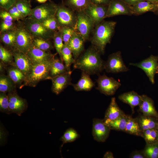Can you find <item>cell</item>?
I'll return each mask as SVG.
<instances>
[{"instance_id": "cell-1", "label": "cell", "mask_w": 158, "mask_h": 158, "mask_svg": "<svg viewBox=\"0 0 158 158\" xmlns=\"http://www.w3.org/2000/svg\"><path fill=\"white\" fill-rule=\"evenodd\" d=\"M100 53L93 45L80 55L74 63L75 69H80L89 75L97 73L104 69L105 63Z\"/></svg>"}, {"instance_id": "cell-2", "label": "cell", "mask_w": 158, "mask_h": 158, "mask_svg": "<svg viewBox=\"0 0 158 158\" xmlns=\"http://www.w3.org/2000/svg\"><path fill=\"white\" fill-rule=\"evenodd\" d=\"M116 24L113 21H103L97 25L91 42L101 54H104L107 44L110 43Z\"/></svg>"}, {"instance_id": "cell-3", "label": "cell", "mask_w": 158, "mask_h": 158, "mask_svg": "<svg viewBox=\"0 0 158 158\" xmlns=\"http://www.w3.org/2000/svg\"><path fill=\"white\" fill-rule=\"evenodd\" d=\"M53 59L33 64L30 71L26 77L23 84L21 86V87L24 86L34 87L42 80H51L49 75L50 70Z\"/></svg>"}, {"instance_id": "cell-4", "label": "cell", "mask_w": 158, "mask_h": 158, "mask_svg": "<svg viewBox=\"0 0 158 158\" xmlns=\"http://www.w3.org/2000/svg\"><path fill=\"white\" fill-rule=\"evenodd\" d=\"M58 6L52 3L42 4L32 9L31 14L28 18L42 23L47 19L55 16Z\"/></svg>"}, {"instance_id": "cell-5", "label": "cell", "mask_w": 158, "mask_h": 158, "mask_svg": "<svg viewBox=\"0 0 158 158\" xmlns=\"http://www.w3.org/2000/svg\"><path fill=\"white\" fill-rule=\"evenodd\" d=\"M15 30L16 39L14 48L26 54L32 44L34 37L25 26L19 27Z\"/></svg>"}, {"instance_id": "cell-6", "label": "cell", "mask_w": 158, "mask_h": 158, "mask_svg": "<svg viewBox=\"0 0 158 158\" xmlns=\"http://www.w3.org/2000/svg\"><path fill=\"white\" fill-rule=\"evenodd\" d=\"M25 24V27L34 37L49 40L53 38L55 32L47 28L42 23L28 18Z\"/></svg>"}, {"instance_id": "cell-7", "label": "cell", "mask_w": 158, "mask_h": 158, "mask_svg": "<svg viewBox=\"0 0 158 158\" xmlns=\"http://www.w3.org/2000/svg\"><path fill=\"white\" fill-rule=\"evenodd\" d=\"M76 31L87 40L95 24L92 19L84 11L76 12Z\"/></svg>"}, {"instance_id": "cell-8", "label": "cell", "mask_w": 158, "mask_h": 158, "mask_svg": "<svg viewBox=\"0 0 158 158\" xmlns=\"http://www.w3.org/2000/svg\"><path fill=\"white\" fill-rule=\"evenodd\" d=\"M73 11L64 6H58L55 17L61 27H70L75 30L77 17Z\"/></svg>"}, {"instance_id": "cell-9", "label": "cell", "mask_w": 158, "mask_h": 158, "mask_svg": "<svg viewBox=\"0 0 158 158\" xmlns=\"http://www.w3.org/2000/svg\"><path fill=\"white\" fill-rule=\"evenodd\" d=\"M104 69L107 72L113 73L125 72L129 70L123 61L120 51L114 53L109 56L105 63Z\"/></svg>"}, {"instance_id": "cell-10", "label": "cell", "mask_w": 158, "mask_h": 158, "mask_svg": "<svg viewBox=\"0 0 158 158\" xmlns=\"http://www.w3.org/2000/svg\"><path fill=\"white\" fill-rule=\"evenodd\" d=\"M158 56L151 55L149 57L138 63H130V65L137 67L142 69L152 84L155 83L154 75L158 65Z\"/></svg>"}, {"instance_id": "cell-11", "label": "cell", "mask_w": 158, "mask_h": 158, "mask_svg": "<svg viewBox=\"0 0 158 158\" xmlns=\"http://www.w3.org/2000/svg\"><path fill=\"white\" fill-rule=\"evenodd\" d=\"M97 89L101 93L106 95H114L121 86V83L112 77L105 75H99L97 80Z\"/></svg>"}, {"instance_id": "cell-12", "label": "cell", "mask_w": 158, "mask_h": 158, "mask_svg": "<svg viewBox=\"0 0 158 158\" xmlns=\"http://www.w3.org/2000/svg\"><path fill=\"white\" fill-rule=\"evenodd\" d=\"M132 15L130 6L122 0H111L108 5L105 18L119 15Z\"/></svg>"}, {"instance_id": "cell-13", "label": "cell", "mask_w": 158, "mask_h": 158, "mask_svg": "<svg viewBox=\"0 0 158 158\" xmlns=\"http://www.w3.org/2000/svg\"><path fill=\"white\" fill-rule=\"evenodd\" d=\"M14 58L13 65L20 70L26 77L30 71L33 63L27 54L14 48L11 52Z\"/></svg>"}, {"instance_id": "cell-14", "label": "cell", "mask_w": 158, "mask_h": 158, "mask_svg": "<svg viewBox=\"0 0 158 158\" xmlns=\"http://www.w3.org/2000/svg\"><path fill=\"white\" fill-rule=\"evenodd\" d=\"M8 96L9 109L11 113H16L20 116L27 109L26 100L19 96L15 91L9 92Z\"/></svg>"}, {"instance_id": "cell-15", "label": "cell", "mask_w": 158, "mask_h": 158, "mask_svg": "<svg viewBox=\"0 0 158 158\" xmlns=\"http://www.w3.org/2000/svg\"><path fill=\"white\" fill-rule=\"evenodd\" d=\"M110 130L103 119H93L92 134L95 140L100 142H105L109 136Z\"/></svg>"}, {"instance_id": "cell-16", "label": "cell", "mask_w": 158, "mask_h": 158, "mask_svg": "<svg viewBox=\"0 0 158 158\" xmlns=\"http://www.w3.org/2000/svg\"><path fill=\"white\" fill-rule=\"evenodd\" d=\"M107 7L108 5H97L91 3L84 11L97 25L105 18Z\"/></svg>"}, {"instance_id": "cell-17", "label": "cell", "mask_w": 158, "mask_h": 158, "mask_svg": "<svg viewBox=\"0 0 158 158\" xmlns=\"http://www.w3.org/2000/svg\"><path fill=\"white\" fill-rule=\"evenodd\" d=\"M26 54L35 64L51 60L56 54L40 49L32 44Z\"/></svg>"}, {"instance_id": "cell-18", "label": "cell", "mask_w": 158, "mask_h": 158, "mask_svg": "<svg viewBox=\"0 0 158 158\" xmlns=\"http://www.w3.org/2000/svg\"><path fill=\"white\" fill-rule=\"evenodd\" d=\"M72 71L56 76L51 78V90L58 95L63 91L68 85H72L71 75Z\"/></svg>"}, {"instance_id": "cell-19", "label": "cell", "mask_w": 158, "mask_h": 158, "mask_svg": "<svg viewBox=\"0 0 158 158\" xmlns=\"http://www.w3.org/2000/svg\"><path fill=\"white\" fill-rule=\"evenodd\" d=\"M85 41L82 36L76 31L68 44L75 61L84 50Z\"/></svg>"}, {"instance_id": "cell-20", "label": "cell", "mask_w": 158, "mask_h": 158, "mask_svg": "<svg viewBox=\"0 0 158 158\" xmlns=\"http://www.w3.org/2000/svg\"><path fill=\"white\" fill-rule=\"evenodd\" d=\"M141 97L142 101L139 106V111L144 115L158 118V114L152 99L145 95Z\"/></svg>"}, {"instance_id": "cell-21", "label": "cell", "mask_w": 158, "mask_h": 158, "mask_svg": "<svg viewBox=\"0 0 158 158\" xmlns=\"http://www.w3.org/2000/svg\"><path fill=\"white\" fill-rule=\"evenodd\" d=\"M118 99L124 103L128 104L131 108L133 113L134 108L139 106L142 101L141 95L132 91L122 94L118 96Z\"/></svg>"}, {"instance_id": "cell-22", "label": "cell", "mask_w": 158, "mask_h": 158, "mask_svg": "<svg viewBox=\"0 0 158 158\" xmlns=\"http://www.w3.org/2000/svg\"><path fill=\"white\" fill-rule=\"evenodd\" d=\"M130 6L133 15H137L149 11L154 13L158 9V4H153L146 1L140 2Z\"/></svg>"}, {"instance_id": "cell-23", "label": "cell", "mask_w": 158, "mask_h": 158, "mask_svg": "<svg viewBox=\"0 0 158 158\" xmlns=\"http://www.w3.org/2000/svg\"><path fill=\"white\" fill-rule=\"evenodd\" d=\"M90 75L82 71L81 77L75 84H72L74 89L76 91H89L94 86Z\"/></svg>"}, {"instance_id": "cell-24", "label": "cell", "mask_w": 158, "mask_h": 158, "mask_svg": "<svg viewBox=\"0 0 158 158\" xmlns=\"http://www.w3.org/2000/svg\"><path fill=\"white\" fill-rule=\"evenodd\" d=\"M157 118L145 116L141 114L136 118L142 131L149 129H157L158 121L157 119Z\"/></svg>"}, {"instance_id": "cell-25", "label": "cell", "mask_w": 158, "mask_h": 158, "mask_svg": "<svg viewBox=\"0 0 158 158\" xmlns=\"http://www.w3.org/2000/svg\"><path fill=\"white\" fill-rule=\"evenodd\" d=\"M124 114L118 106L115 97H112L106 112L104 120H113Z\"/></svg>"}, {"instance_id": "cell-26", "label": "cell", "mask_w": 158, "mask_h": 158, "mask_svg": "<svg viewBox=\"0 0 158 158\" xmlns=\"http://www.w3.org/2000/svg\"><path fill=\"white\" fill-rule=\"evenodd\" d=\"M69 71L61 60L58 59H53L50 70V76L52 78L57 76L67 73Z\"/></svg>"}, {"instance_id": "cell-27", "label": "cell", "mask_w": 158, "mask_h": 158, "mask_svg": "<svg viewBox=\"0 0 158 158\" xmlns=\"http://www.w3.org/2000/svg\"><path fill=\"white\" fill-rule=\"evenodd\" d=\"M128 116V115L124 114L114 120H103L111 130L124 132Z\"/></svg>"}, {"instance_id": "cell-28", "label": "cell", "mask_w": 158, "mask_h": 158, "mask_svg": "<svg viewBox=\"0 0 158 158\" xmlns=\"http://www.w3.org/2000/svg\"><path fill=\"white\" fill-rule=\"evenodd\" d=\"M8 76L15 84H20L24 81L26 76L19 69L11 65L7 69Z\"/></svg>"}, {"instance_id": "cell-29", "label": "cell", "mask_w": 158, "mask_h": 158, "mask_svg": "<svg viewBox=\"0 0 158 158\" xmlns=\"http://www.w3.org/2000/svg\"><path fill=\"white\" fill-rule=\"evenodd\" d=\"M142 130L136 118L128 115L124 132L129 134L141 136Z\"/></svg>"}, {"instance_id": "cell-30", "label": "cell", "mask_w": 158, "mask_h": 158, "mask_svg": "<svg viewBox=\"0 0 158 158\" xmlns=\"http://www.w3.org/2000/svg\"><path fill=\"white\" fill-rule=\"evenodd\" d=\"M61 55L63 61L69 71H71V66L74 63L75 60L73 58L72 51L68 44H64L61 51Z\"/></svg>"}, {"instance_id": "cell-31", "label": "cell", "mask_w": 158, "mask_h": 158, "mask_svg": "<svg viewBox=\"0 0 158 158\" xmlns=\"http://www.w3.org/2000/svg\"><path fill=\"white\" fill-rule=\"evenodd\" d=\"M15 84L8 75H1L0 76V91L10 92L14 91Z\"/></svg>"}, {"instance_id": "cell-32", "label": "cell", "mask_w": 158, "mask_h": 158, "mask_svg": "<svg viewBox=\"0 0 158 158\" xmlns=\"http://www.w3.org/2000/svg\"><path fill=\"white\" fill-rule=\"evenodd\" d=\"M91 3L90 0H66L68 6L76 12L84 11Z\"/></svg>"}, {"instance_id": "cell-33", "label": "cell", "mask_w": 158, "mask_h": 158, "mask_svg": "<svg viewBox=\"0 0 158 158\" xmlns=\"http://www.w3.org/2000/svg\"><path fill=\"white\" fill-rule=\"evenodd\" d=\"M1 39L6 45L14 47L16 39V30H12L2 32Z\"/></svg>"}, {"instance_id": "cell-34", "label": "cell", "mask_w": 158, "mask_h": 158, "mask_svg": "<svg viewBox=\"0 0 158 158\" xmlns=\"http://www.w3.org/2000/svg\"><path fill=\"white\" fill-rule=\"evenodd\" d=\"M157 132V129H147L142 131L141 136L144 139L147 144L155 143L158 142Z\"/></svg>"}, {"instance_id": "cell-35", "label": "cell", "mask_w": 158, "mask_h": 158, "mask_svg": "<svg viewBox=\"0 0 158 158\" xmlns=\"http://www.w3.org/2000/svg\"><path fill=\"white\" fill-rule=\"evenodd\" d=\"M32 44L39 49L47 51L54 48L52 43L49 40L39 37H34Z\"/></svg>"}, {"instance_id": "cell-36", "label": "cell", "mask_w": 158, "mask_h": 158, "mask_svg": "<svg viewBox=\"0 0 158 158\" xmlns=\"http://www.w3.org/2000/svg\"><path fill=\"white\" fill-rule=\"evenodd\" d=\"M79 136L77 131L72 128H70L65 132L60 140L63 142L61 147L66 143L71 142L75 141Z\"/></svg>"}, {"instance_id": "cell-37", "label": "cell", "mask_w": 158, "mask_h": 158, "mask_svg": "<svg viewBox=\"0 0 158 158\" xmlns=\"http://www.w3.org/2000/svg\"><path fill=\"white\" fill-rule=\"evenodd\" d=\"M0 59L1 62L6 65H12L14 63V58L12 52L1 45L0 46Z\"/></svg>"}, {"instance_id": "cell-38", "label": "cell", "mask_w": 158, "mask_h": 158, "mask_svg": "<svg viewBox=\"0 0 158 158\" xmlns=\"http://www.w3.org/2000/svg\"><path fill=\"white\" fill-rule=\"evenodd\" d=\"M15 4L24 17L30 15L32 9L30 2L16 0Z\"/></svg>"}, {"instance_id": "cell-39", "label": "cell", "mask_w": 158, "mask_h": 158, "mask_svg": "<svg viewBox=\"0 0 158 158\" xmlns=\"http://www.w3.org/2000/svg\"><path fill=\"white\" fill-rule=\"evenodd\" d=\"M143 152L146 158H158V142L147 144Z\"/></svg>"}, {"instance_id": "cell-40", "label": "cell", "mask_w": 158, "mask_h": 158, "mask_svg": "<svg viewBox=\"0 0 158 158\" xmlns=\"http://www.w3.org/2000/svg\"><path fill=\"white\" fill-rule=\"evenodd\" d=\"M54 46L57 53L59 54L61 60L63 61L61 51L64 44H63L61 34L60 30L55 32L53 37Z\"/></svg>"}, {"instance_id": "cell-41", "label": "cell", "mask_w": 158, "mask_h": 158, "mask_svg": "<svg viewBox=\"0 0 158 158\" xmlns=\"http://www.w3.org/2000/svg\"><path fill=\"white\" fill-rule=\"evenodd\" d=\"M42 23L48 30L55 32L60 30L61 28L55 16L47 19Z\"/></svg>"}, {"instance_id": "cell-42", "label": "cell", "mask_w": 158, "mask_h": 158, "mask_svg": "<svg viewBox=\"0 0 158 158\" xmlns=\"http://www.w3.org/2000/svg\"><path fill=\"white\" fill-rule=\"evenodd\" d=\"M60 31L64 44H68L73 35L76 31L73 28L70 27H61Z\"/></svg>"}, {"instance_id": "cell-43", "label": "cell", "mask_w": 158, "mask_h": 158, "mask_svg": "<svg viewBox=\"0 0 158 158\" xmlns=\"http://www.w3.org/2000/svg\"><path fill=\"white\" fill-rule=\"evenodd\" d=\"M0 110L7 114H11L9 109L8 96L6 93L1 92L0 93Z\"/></svg>"}, {"instance_id": "cell-44", "label": "cell", "mask_w": 158, "mask_h": 158, "mask_svg": "<svg viewBox=\"0 0 158 158\" xmlns=\"http://www.w3.org/2000/svg\"><path fill=\"white\" fill-rule=\"evenodd\" d=\"M13 21H8L3 20L0 24V32H4L13 30Z\"/></svg>"}, {"instance_id": "cell-45", "label": "cell", "mask_w": 158, "mask_h": 158, "mask_svg": "<svg viewBox=\"0 0 158 158\" xmlns=\"http://www.w3.org/2000/svg\"><path fill=\"white\" fill-rule=\"evenodd\" d=\"M16 0H0V7L6 10H8L15 3Z\"/></svg>"}, {"instance_id": "cell-46", "label": "cell", "mask_w": 158, "mask_h": 158, "mask_svg": "<svg viewBox=\"0 0 158 158\" xmlns=\"http://www.w3.org/2000/svg\"><path fill=\"white\" fill-rule=\"evenodd\" d=\"M0 17L3 19L8 21H13L14 19L9 13L6 11H2L0 12Z\"/></svg>"}, {"instance_id": "cell-47", "label": "cell", "mask_w": 158, "mask_h": 158, "mask_svg": "<svg viewBox=\"0 0 158 158\" xmlns=\"http://www.w3.org/2000/svg\"><path fill=\"white\" fill-rule=\"evenodd\" d=\"M11 8L15 14L16 20H18L24 18L15 4L11 7Z\"/></svg>"}, {"instance_id": "cell-48", "label": "cell", "mask_w": 158, "mask_h": 158, "mask_svg": "<svg viewBox=\"0 0 158 158\" xmlns=\"http://www.w3.org/2000/svg\"><path fill=\"white\" fill-rule=\"evenodd\" d=\"M130 157L132 158H146L143 151H135L132 152L130 155Z\"/></svg>"}, {"instance_id": "cell-49", "label": "cell", "mask_w": 158, "mask_h": 158, "mask_svg": "<svg viewBox=\"0 0 158 158\" xmlns=\"http://www.w3.org/2000/svg\"><path fill=\"white\" fill-rule=\"evenodd\" d=\"M111 0H90L91 3L97 5H108Z\"/></svg>"}, {"instance_id": "cell-50", "label": "cell", "mask_w": 158, "mask_h": 158, "mask_svg": "<svg viewBox=\"0 0 158 158\" xmlns=\"http://www.w3.org/2000/svg\"><path fill=\"white\" fill-rule=\"evenodd\" d=\"M127 4L130 6H132L138 3L145 1V0H122Z\"/></svg>"}, {"instance_id": "cell-51", "label": "cell", "mask_w": 158, "mask_h": 158, "mask_svg": "<svg viewBox=\"0 0 158 158\" xmlns=\"http://www.w3.org/2000/svg\"><path fill=\"white\" fill-rule=\"evenodd\" d=\"M103 158H114V157L111 152L110 151H108L105 154Z\"/></svg>"}, {"instance_id": "cell-52", "label": "cell", "mask_w": 158, "mask_h": 158, "mask_svg": "<svg viewBox=\"0 0 158 158\" xmlns=\"http://www.w3.org/2000/svg\"><path fill=\"white\" fill-rule=\"evenodd\" d=\"M145 1L153 4H158V0H145Z\"/></svg>"}, {"instance_id": "cell-53", "label": "cell", "mask_w": 158, "mask_h": 158, "mask_svg": "<svg viewBox=\"0 0 158 158\" xmlns=\"http://www.w3.org/2000/svg\"><path fill=\"white\" fill-rule=\"evenodd\" d=\"M4 64L1 62H0V72H2L4 70V66H3Z\"/></svg>"}, {"instance_id": "cell-54", "label": "cell", "mask_w": 158, "mask_h": 158, "mask_svg": "<svg viewBox=\"0 0 158 158\" xmlns=\"http://www.w3.org/2000/svg\"><path fill=\"white\" fill-rule=\"evenodd\" d=\"M37 1L40 3H45L47 0H36Z\"/></svg>"}, {"instance_id": "cell-55", "label": "cell", "mask_w": 158, "mask_h": 158, "mask_svg": "<svg viewBox=\"0 0 158 158\" xmlns=\"http://www.w3.org/2000/svg\"><path fill=\"white\" fill-rule=\"evenodd\" d=\"M154 13L156 14V15H158V9Z\"/></svg>"}, {"instance_id": "cell-56", "label": "cell", "mask_w": 158, "mask_h": 158, "mask_svg": "<svg viewBox=\"0 0 158 158\" xmlns=\"http://www.w3.org/2000/svg\"><path fill=\"white\" fill-rule=\"evenodd\" d=\"M21 0V1H27V2H30V1L31 0Z\"/></svg>"}, {"instance_id": "cell-57", "label": "cell", "mask_w": 158, "mask_h": 158, "mask_svg": "<svg viewBox=\"0 0 158 158\" xmlns=\"http://www.w3.org/2000/svg\"><path fill=\"white\" fill-rule=\"evenodd\" d=\"M156 73H158V65L157 66L156 72Z\"/></svg>"}, {"instance_id": "cell-58", "label": "cell", "mask_w": 158, "mask_h": 158, "mask_svg": "<svg viewBox=\"0 0 158 158\" xmlns=\"http://www.w3.org/2000/svg\"><path fill=\"white\" fill-rule=\"evenodd\" d=\"M157 140L158 142V128L157 129Z\"/></svg>"}]
</instances>
